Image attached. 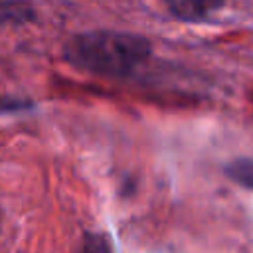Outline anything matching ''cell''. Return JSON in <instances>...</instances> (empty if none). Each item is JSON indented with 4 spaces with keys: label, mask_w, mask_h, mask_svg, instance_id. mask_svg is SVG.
Instances as JSON below:
<instances>
[{
    "label": "cell",
    "mask_w": 253,
    "mask_h": 253,
    "mask_svg": "<svg viewBox=\"0 0 253 253\" xmlns=\"http://www.w3.org/2000/svg\"><path fill=\"white\" fill-rule=\"evenodd\" d=\"M150 42L138 34L97 30L73 36L65 43L63 55L81 71L101 77H126L150 57Z\"/></svg>",
    "instance_id": "1"
},
{
    "label": "cell",
    "mask_w": 253,
    "mask_h": 253,
    "mask_svg": "<svg viewBox=\"0 0 253 253\" xmlns=\"http://www.w3.org/2000/svg\"><path fill=\"white\" fill-rule=\"evenodd\" d=\"M170 12L184 22H204L215 10L221 8L223 0H166Z\"/></svg>",
    "instance_id": "2"
},
{
    "label": "cell",
    "mask_w": 253,
    "mask_h": 253,
    "mask_svg": "<svg viewBox=\"0 0 253 253\" xmlns=\"http://www.w3.org/2000/svg\"><path fill=\"white\" fill-rule=\"evenodd\" d=\"M223 172L231 182L253 190V158H235L225 164Z\"/></svg>",
    "instance_id": "3"
},
{
    "label": "cell",
    "mask_w": 253,
    "mask_h": 253,
    "mask_svg": "<svg viewBox=\"0 0 253 253\" xmlns=\"http://www.w3.org/2000/svg\"><path fill=\"white\" fill-rule=\"evenodd\" d=\"M83 253H113L107 235L103 233H87L83 241Z\"/></svg>",
    "instance_id": "4"
}]
</instances>
